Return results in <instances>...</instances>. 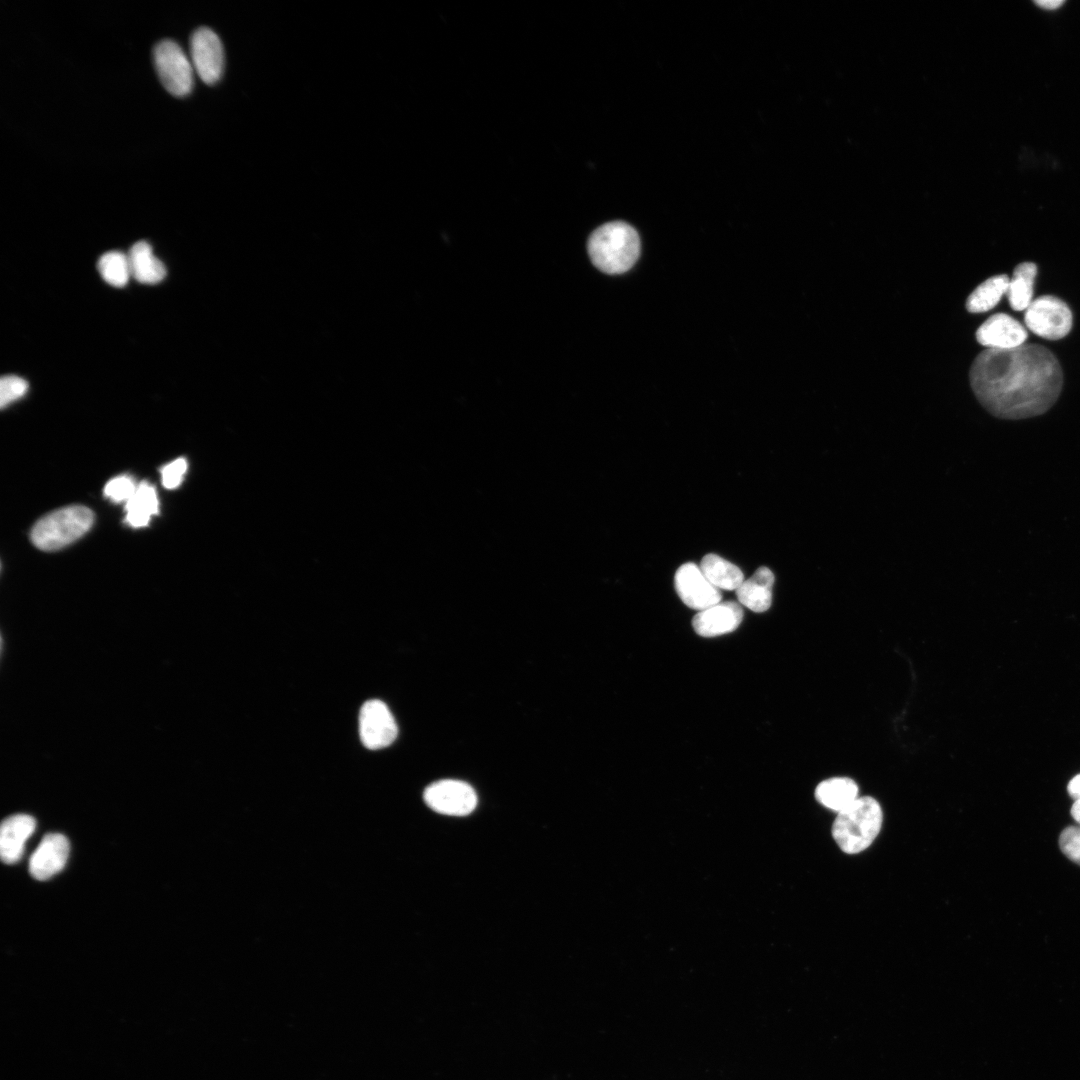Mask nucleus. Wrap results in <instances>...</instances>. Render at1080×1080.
<instances>
[{
    "label": "nucleus",
    "instance_id": "nucleus-1",
    "mask_svg": "<svg viewBox=\"0 0 1080 1080\" xmlns=\"http://www.w3.org/2000/svg\"><path fill=\"white\" fill-rule=\"evenodd\" d=\"M969 380L981 405L993 416L1018 420L1041 415L1058 399L1063 373L1054 354L1039 344L986 349L973 361Z\"/></svg>",
    "mask_w": 1080,
    "mask_h": 1080
},
{
    "label": "nucleus",
    "instance_id": "nucleus-2",
    "mask_svg": "<svg viewBox=\"0 0 1080 1080\" xmlns=\"http://www.w3.org/2000/svg\"><path fill=\"white\" fill-rule=\"evenodd\" d=\"M588 253L592 263L602 272L620 274L629 270L640 252L636 230L622 221L598 227L589 237Z\"/></svg>",
    "mask_w": 1080,
    "mask_h": 1080
},
{
    "label": "nucleus",
    "instance_id": "nucleus-3",
    "mask_svg": "<svg viewBox=\"0 0 1080 1080\" xmlns=\"http://www.w3.org/2000/svg\"><path fill=\"white\" fill-rule=\"evenodd\" d=\"M883 812L871 796L858 797L838 812L832 826V836L847 854H857L868 848L880 832Z\"/></svg>",
    "mask_w": 1080,
    "mask_h": 1080
},
{
    "label": "nucleus",
    "instance_id": "nucleus-4",
    "mask_svg": "<svg viewBox=\"0 0 1080 1080\" xmlns=\"http://www.w3.org/2000/svg\"><path fill=\"white\" fill-rule=\"evenodd\" d=\"M93 512L80 505L55 510L36 522L33 544L44 551L58 550L82 537L93 525Z\"/></svg>",
    "mask_w": 1080,
    "mask_h": 1080
},
{
    "label": "nucleus",
    "instance_id": "nucleus-5",
    "mask_svg": "<svg viewBox=\"0 0 1080 1080\" xmlns=\"http://www.w3.org/2000/svg\"><path fill=\"white\" fill-rule=\"evenodd\" d=\"M153 57L158 76L169 93L182 97L191 92L194 68L176 42L167 39L159 42Z\"/></svg>",
    "mask_w": 1080,
    "mask_h": 1080
},
{
    "label": "nucleus",
    "instance_id": "nucleus-6",
    "mask_svg": "<svg viewBox=\"0 0 1080 1080\" xmlns=\"http://www.w3.org/2000/svg\"><path fill=\"white\" fill-rule=\"evenodd\" d=\"M1072 318V312L1064 301L1052 295H1043L1033 300L1025 310L1024 321L1036 335L1058 340L1070 332Z\"/></svg>",
    "mask_w": 1080,
    "mask_h": 1080
},
{
    "label": "nucleus",
    "instance_id": "nucleus-7",
    "mask_svg": "<svg viewBox=\"0 0 1080 1080\" xmlns=\"http://www.w3.org/2000/svg\"><path fill=\"white\" fill-rule=\"evenodd\" d=\"M424 800L432 810L453 816L467 815L477 804L474 789L465 782L453 779L432 783L424 792Z\"/></svg>",
    "mask_w": 1080,
    "mask_h": 1080
},
{
    "label": "nucleus",
    "instance_id": "nucleus-8",
    "mask_svg": "<svg viewBox=\"0 0 1080 1080\" xmlns=\"http://www.w3.org/2000/svg\"><path fill=\"white\" fill-rule=\"evenodd\" d=\"M359 733L363 745L370 750L382 749L393 743L398 728L384 702L372 699L363 704L359 714Z\"/></svg>",
    "mask_w": 1080,
    "mask_h": 1080
},
{
    "label": "nucleus",
    "instance_id": "nucleus-9",
    "mask_svg": "<svg viewBox=\"0 0 1080 1080\" xmlns=\"http://www.w3.org/2000/svg\"><path fill=\"white\" fill-rule=\"evenodd\" d=\"M191 61L201 80L209 85L218 82L224 68V51L218 35L207 27L194 31L190 40Z\"/></svg>",
    "mask_w": 1080,
    "mask_h": 1080
},
{
    "label": "nucleus",
    "instance_id": "nucleus-10",
    "mask_svg": "<svg viewBox=\"0 0 1080 1080\" xmlns=\"http://www.w3.org/2000/svg\"><path fill=\"white\" fill-rule=\"evenodd\" d=\"M675 590L685 605L702 611L721 602L722 595L694 563L678 568L674 577Z\"/></svg>",
    "mask_w": 1080,
    "mask_h": 1080
},
{
    "label": "nucleus",
    "instance_id": "nucleus-11",
    "mask_svg": "<svg viewBox=\"0 0 1080 1080\" xmlns=\"http://www.w3.org/2000/svg\"><path fill=\"white\" fill-rule=\"evenodd\" d=\"M1028 333L1024 326L1006 313H997L983 322L976 340L987 349L1006 350L1024 344Z\"/></svg>",
    "mask_w": 1080,
    "mask_h": 1080
},
{
    "label": "nucleus",
    "instance_id": "nucleus-12",
    "mask_svg": "<svg viewBox=\"0 0 1080 1080\" xmlns=\"http://www.w3.org/2000/svg\"><path fill=\"white\" fill-rule=\"evenodd\" d=\"M68 855V839L59 833H49L31 855L29 872L35 879L46 880L64 868Z\"/></svg>",
    "mask_w": 1080,
    "mask_h": 1080
},
{
    "label": "nucleus",
    "instance_id": "nucleus-13",
    "mask_svg": "<svg viewBox=\"0 0 1080 1080\" xmlns=\"http://www.w3.org/2000/svg\"><path fill=\"white\" fill-rule=\"evenodd\" d=\"M742 619L741 606L734 601H726L699 611L692 620V626L702 637H716L736 630Z\"/></svg>",
    "mask_w": 1080,
    "mask_h": 1080
},
{
    "label": "nucleus",
    "instance_id": "nucleus-14",
    "mask_svg": "<svg viewBox=\"0 0 1080 1080\" xmlns=\"http://www.w3.org/2000/svg\"><path fill=\"white\" fill-rule=\"evenodd\" d=\"M35 819L27 814L7 817L0 828V854L7 864L17 862L24 852L27 839L35 830Z\"/></svg>",
    "mask_w": 1080,
    "mask_h": 1080
},
{
    "label": "nucleus",
    "instance_id": "nucleus-15",
    "mask_svg": "<svg viewBox=\"0 0 1080 1080\" xmlns=\"http://www.w3.org/2000/svg\"><path fill=\"white\" fill-rule=\"evenodd\" d=\"M774 581V574L769 568L759 567L736 590L739 602L757 613L768 610L772 603Z\"/></svg>",
    "mask_w": 1080,
    "mask_h": 1080
},
{
    "label": "nucleus",
    "instance_id": "nucleus-16",
    "mask_svg": "<svg viewBox=\"0 0 1080 1080\" xmlns=\"http://www.w3.org/2000/svg\"><path fill=\"white\" fill-rule=\"evenodd\" d=\"M131 276L144 284H156L166 276L164 264L153 254L146 241L136 242L129 250Z\"/></svg>",
    "mask_w": 1080,
    "mask_h": 1080
},
{
    "label": "nucleus",
    "instance_id": "nucleus-17",
    "mask_svg": "<svg viewBox=\"0 0 1080 1080\" xmlns=\"http://www.w3.org/2000/svg\"><path fill=\"white\" fill-rule=\"evenodd\" d=\"M857 783L849 777H831L815 789L816 800L828 809L840 812L858 798Z\"/></svg>",
    "mask_w": 1080,
    "mask_h": 1080
},
{
    "label": "nucleus",
    "instance_id": "nucleus-18",
    "mask_svg": "<svg viewBox=\"0 0 1080 1080\" xmlns=\"http://www.w3.org/2000/svg\"><path fill=\"white\" fill-rule=\"evenodd\" d=\"M125 522L134 528L145 527L159 513V500L154 486L140 482L133 496L125 503Z\"/></svg>",
    "mask_w": 1080,
    "mask_h": 1080
},
{
    "label": "nucleus",
    "instance_id": "nucleus-19",
    "mask_svg": "<svg viewBox=\"0 0 1080 1080\" xmlns=\"http://www.w3.org/2000/svg\"><path fill=\"white\" fill-rule=\"evenodd\" d=\"M1036 275L1037 266L1033 262H1022L1015 267L1006 292L1013 310H1026L1033 301V287Z\"/></svg>",
    "mask_w": 1080,
    "mask_h": 1080
},
{
    "label": "nucleus",
    "instance_id": "nucleus-20",
    "mask_svg": "<svg viewBox=\"0 0 1080 1080\" xmlns=\"http://www.w3.org/2000/svg\"><path fill=\"white\" fill-rule=\"evenodd\" d=\"M700 569L709 582L719 590H737L744 581V575L736 565L716 554L705 555Z\"/></svg>",
    "mask_w": 1080,
    "mask_h": 1080
},
{
    "label": "nucleus",
    "instance_id": "nucleus-21",
    "mask_svg": "<svg viewBox=\"0 0 1080 1080\" xmlns=\"http://www.w3.org/2000/svg\"><path fill=\"white\" fill-rule=\"evenodd\" d=\"M1009 278L1005 274L992 276L978 285L967 297L966 309L970 313H983L994 308L1006 294Z\"/></svg>",
    "mask_w": 1080,
    "mask_h": 1080
},
{
    "label": "nucleus",
    "instance_id": "nucleus-22",
    "mask_svg": "<svg viewBox=\"0 0 1080 1080\" xmlns=\"http://www.w3.org/2000/svg\"><path fill=\"white\" fill-rule=\"evenodd\" d=\"M97 268L103 280L114 287L125 286L131 276L128 256L119 251L103 254Z\"/></svg>",
    "mask_w": 1080,
    "mask_h": 1080
},
{
    "label": "nucleus",
    "instance_id": "nucleus-23",
    "mask_svg": "<svg viewBox=\"0 0 1080 1080\" xmlns=\"http://www.w3.org/2000/svg\"><path fill=\"white\" fill-rule=\"evenodd\" d=\"M138 484L129 475H121L110 479L105 487L104 494L115 503L127 502L135 493Z\"/></svg>",
    "mask_w": 1080,
    "mask_h": 1080
},
{
    "label": "nucleus",
    "instance_id": "nucleus-24",
    "mask_svg": "<svg viewBox=\"0 0 1080 1080\" xmlns=\"http://www.w3.org/2000/svg\"><path fill=\"white\" fill-rule=\"evenodd\" d=\"M27 390L28 383L23 378L15 375L3 376L0 380L1 408L23 397Z\"/></svg>",
    "mask_w": 1080,
    "mask_h": 1080
},
{
    "label": "nucleus",
    "instance_id": "nucleus-25",
    "mask_svg": "<svg viewBox=\"0 0 1080 1080\" xmlns=\"http://www.w3.org/2000/svg\"><path fill=\"white\" fill-rule=\"evenodd\" d=\"M1059 846L1070 860L1080 865V825L1064 829L1059 837Z\"/></svg>",
    "mask_w": 1080,
    "mask_h": 1080
},
{
    "label": "nucleus",
    "instance_id": "nucleus-26",
    "mask_svg": "<svg viewBox=\"0 0 1080 1080\" xmlns=\"http://www.w3.org/2000/svg\"><path fill=\"white\" fill-rule=\"evenodd\" d=\"M187 471V461L180 457L169 462L161 468L162 484L167 489L177 488L183 481Z\"/></svg>",
    "mask_w": 1080,
    "mask_h": 1080
},
{
    "label": "nucleus",
    "instance_id": "nucleus-27",
    "mask_svg": "<svg viewBox=\"0 0 1080 1080\" xmlns=\"http://www.w3.org/2000/svg\"><path fill=\"white\" fill-rule=\"evenodd\" d=\"M1067 791L1074 800L1080 798V773L1069 781Z\"/></svg>",
    "mask_w": 1080,
    "mask_h": 1080
},
{
    "label": "nucleus",
    "instance_id": "nucleus-28",
    "mask_svg": "<svg viewBox=\"0 0 1080 1080\" xmlns=\"http://www.w3.org/2000/svg\"><path fill=\"white\" fill-rule=\"evenodd\" d=\"M1071 815L1073 819L1078 823V825H1080V798L1074 800V803L1071 807Z\"/></svg>",
    "mask_w": 1080,
    "mask_h": 1080
},
{
    "label": "nucleus",
    "instance_id": "nucleus-29",
    "mask_svg": "<svg viewBox=\"0 0 1080 1080\" xmlns=\"http://www.w3.org/2000/svg\"><path fill=\"white\" fill-rule=\"evenodd\" d=\"M1060 3H1061L1060 1H1056V2H1055V1H1049V2H1038V4H1039V5H1042V6H1051V5L1057 6V5H1059Z\"/></svg>",
    "mask_w": 1080,
    "mask_h": 1080
}]
</instances>
